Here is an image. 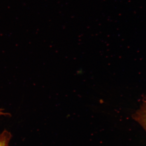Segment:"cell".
<instances>
[{
	"label": "cell",
	"instance_id": "6da1fadb",
	"mask_svg": "<svg viewBox=\"0 0 146 146\" xmlns=\"http://www.w3.org/2000/svg\"><path fill=\"white\" fill-rule=\"evenodd\" d=\"M132 118L146 132V98L143 100L140 108L132 115Z\"/></svg>",
	"mask_w": 146,
	"mask_h": 146
},
{
	"label": "cell",
	"instance_id": "7a4b0ae2",
	"mask_svg": "<svg viewBox=\"0 0 146 146\" xmlns=\"http://www.w3.org/2000/svg\"><path fill=\"white\" fill-rule=\"evenodd\" d=\"M12 136L7 130H5L0 134V146H8Z\"/></svg>",
	"mask_w": 146,
	"mask_h": 146
},
{
	"label": "cell",
	"instance_id": "3957f363",
	"mask_svg": "<svg viewBox=\"0 0 146 146\" xmlns=\"http://www.w3.org/2000/svg\"><path fill=\"white\" fill-rule=\"evenodd\" d=\"M9 113H6V112H4L3 110L2 109H0V116H8L9 115Z\"/></svg>",
	"mask_w": 146,
	"mask_h": 146
}]
</instances>
